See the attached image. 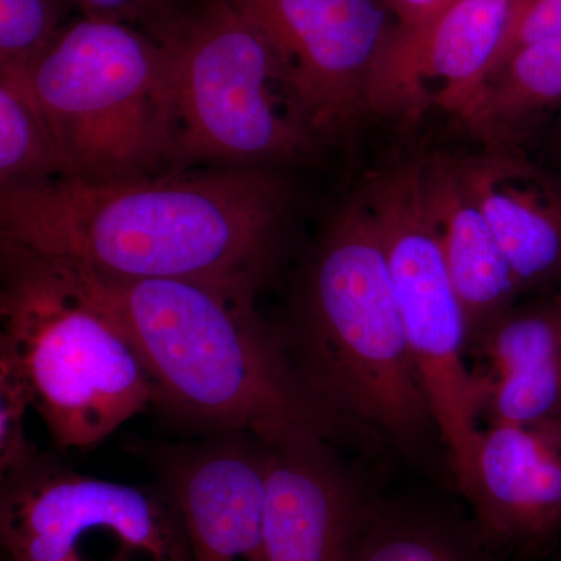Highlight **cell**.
Masks as SVG:
<instances>
[{"label":"cell","mask_w":561,"mask_h":561,"mask_svg":"<svg viewBox=\"0 0 561 561\" xmlns=\"http://www.w3.org/2000/svg\"><path fill=\"white\" fill-rule=\"evenodd\" d=\"M286 201L273 169L60 176L0 186V231L7 245L99 275L257 289Z\"/></svg>","instance_id":"cell-1"},{"label":"cell","mask_w":561,"mask_h":561,"mask_svg":"<svg viewBox=\"0 0 561 561\" xmlns=\"http://www.w3.org/2000/svg\"><path fill=\"white\" fill-rule=\"evenodd\" d=\"M68 267L127 335L154 402L176 419L256 437L289 426L311 427L332 440L346 434L306 389L279 335L261 319L254 287Z\"/></svg>","instance_id":"cell-2"},{"label":"cell","mask_w":561,"mask_h":561,"mask_svg":"<svg viewBox=\"0 0 561 561\" xmlns=\"http://www.w3.org/2000/svg\"><path fill=\"white\" fill-rule=\"evenodd\" d=\"M279 339L306 389L346 434L415 459L432 438L440 440L364 195L332 219L309 268L300 319Z\"/></svg>","instance_id":"cell-3"},{"label":"cell","mask_w":561,"mask_h":561,"mask_svg":"<svg viewBox=\"0 0 561 561\" xmlns=\"http://www.w3.org/2000/svg\"><path fill=\"white\" fill-rule=\"evenodd\" d=\"M0 359L61 449H90L154 402L124 331L68 265L2 243Z\"/></svg>","instance_id":"cell-4"},{"label":"cell","mask_w":561,"mask_h":561,"mask_svg":"<svg viewBox=\"0 0 561 561\" xmlns=\"http://www.w3.org/2000/svg\"><path fill=\"white\" fill-rule=\"evenodd\" d=\"M151 32L171 60L173 172L273 169L316 149L283 65L231 0L172 7Z\"/></svg>","instance_id":"cell-5"},{"label":"cell","mask_w":561,"mask_h":561,"mask_svg":"<svg viewBox=\"0 0 561 561\" xmlns=\"http://www.w3.org/2000/svg\"><path fill=\"white\" fill-rule=\"evenodd\" d=\"M28 76L66 176L110 183L173 172L171 60L153 33L81 16Z\"/></svg>","instance_id":"cell-6"},{"label":"cell","mask_w":561,"mask_h":561,"mask_svg":"<svg viewBox=\"0 0 561 561\" xmlns=\"http://www.w3.org/2000/svg\"><path fill=\"white\" fill-rule=\"evenodd\" d=\"M381 231L402 327L457 490L478 442L481 398L468 365V330L421 161L373 176L360 192Z\"/></svg>","instance_id":"cell-7"},{"label":"cell","mask_w":561,"mask_h":561,"mask_svg":"<svg viewBox=\"0 0 561 561\" xmlns=\"http://www.w3.org/2000/svg\"><path fill=\"white\" fill-rule=\"evenodd\" d=\"M2 561H191L169 490L80 474L41 457L2 482Z\"/></svg>","instance_id":"cell-8"},{"label":"cell","mask_w":561,"mask_h":561,"mask_svg":"<svg viewBox=\"0 0 561 561\" xmlns=\"http://www.w3.org/2000/svg\"><path fill=\"white\" fill-rule=\"evenodd\" d=\"M268 41L317 136L370 111L397 22L386 0H231Z\"/></svg>","instance_id":"cell-9"},{"label":"cell","mask_w":561,"mask_h":561,"mask_svg":"<svg viewBox=\"0 0 561 561\" xmlns=\"http://www.w3.org/2000/svg\"><path fill=\"white\" fill-rule=\"evenodd\" d=\"M257 438L265 454V561H354L382 497L319 431L290 426Z\"/></svg>","instance_id":"cell-10"},{"label":"cell","mask_w":561,"mask_h":561,"mask_svg":"<svg viewBox=\"0 0 561 561\" xmlns=\"http://www.w3.org/2000/svg\"><path fill=\"white\" fill-rule=\"evenodd\" d=\"M529 0H454L419 36L394 31L371 81L370 111L459 114L500 61Z\"/></svg>","instance_id":"cell-11"},{"label":"cell","mask_w":561,"mask_h":561,"mask_svg":"<svg viewBox=\"0 0 561 561\" xmlns=\"http://www.w3.org/2000/svg\"><path fill=\"white\" fill-rule=\"evenodd\" d=\"M459 493L502 556L512 561L540 556L561 540V438L515 424H486Z\"/></svg>","instance_id":"cell-12"},{"label":"cell","mask_w":561,"mask_h":561,"mask_svg":"<svg viewBox=\"0 0 561 561\" xmlns=\"http://www.w3.org/2000/svg\"><path fill=\"white\" fill-rule=\"evenodd\" d=\"M191 561H265V454L238 432L165 461Z\"/></svg>","instance_id":"cell-13"},{"label":"cell","mask_w":561,"mask_h":561,"mask_svg":"<svg viewBox=\"0 0 561 561\" xmlns=\"http://www.w3.org/2000/svg\"><path fill=\"white\" fill-rule=\"evenodd\" d=\"M468 353L489 424L561 435V298L512 308Z\"/></svg>","instance_id":"cell-14"},{"label":"cell","mask_w":561,"mask_h":561,"mask_svg":"<svg viewBox=\"0 0 561 561\" xmlns=\"http://www.w3.org/2000/svg\"><path fill=\"white\" fill-rule=\"evenodd\" d=\"M496 236L519 289L561 283V192L529 162L507 153L457 161Z\"/></svg>","instance_id":"cell-15"},{"label":"cell","mask_w":561,"mask_h":561,"mask_svg":"<svg viewBox=\"0 0 561 561\" xmlns=\"http://www.w3.org/2000/svg\"><path fill=\"white\" fill-rule=\"evenodd\" d=\"M424 186L472 343L513 308L522 291L485 214L461 179L457 161H421ZM470 354V353H468Z\"/></svg>","instance_id":"cell-16"},{"label":"cell","mask_w":561,"mask_h":561,"mask_svg":"<svg viewBox=\"0 0 561 561\" xmlns=\"http://www.w3.org/2000/svg\"><path fill=\"white\" fill-rule=\"evenodd\" d=\"M354 561H512L472 516L437 502L383 500Z\"/></svg>","instance_id":"cell-17"},{"label":"cell","mask_w":561,"mask_h":561,"mask_svg":"<svg viewBox=\"0 0 561 561\" xmlns=\"http://www.w3.org/2000/svg\"><path fill=\"white\" fill-rule=\"evenodd\" d=\"M561 103V33L513 51L483 80L457 116L489 138H507Z\"/></svg>","instance_id":"cell-18"},{"label":"cell","mask_w":561,"mask_h":561,"mask_svg":"<svg viewBox=\"0 0 561 561\" xmlns=\"http://www.w3.org/2000/svg\"><path fill=\"white\" fill-rule=\"evenodd\" d=\"M66 176L28 69L0 68V184Z\"/></svg>","instance_id":"cell-19"},{"label":"cell","mask_w":561,"mask_h":561,"mask_svg":"<svg viewBox=\"0 0 561 561\" xmlns=\"http://www.w3.org/2000/svg\"><path fill=\"white\" fill-rule=\"evenodd\" d=\"M69 0H0V68L31 69L65 31Z\"/></svg>","instance_id":"cell-20"},{"label":"cell","mask_w":561,"mask_h":561,"mask_svg":"<svg viewBox=\"0 0 561 561\" xmlns=\"http://www.w3.org/2000/svg\"><path fill=\"white\" fill-rule=\"evenodd\" d=\"M32 408L31 394L9 362L0 359V479L2 482L27 471L41 459L25 431Z\"/></svg>","instance_id":"cell-21"},{"label":"cell","mask_w":561,"mask_h":561,"mask_svg":"<svg viewBox=\"0 0 561 561\" xmlns=\"http://www.w3.org/2000/svg\"><path fill=\"white\" fill-rule=\"evenodd\" d=\"M557 33H561V0H529L513 25V31L505 41L500 61L494 69L519 47Z\"/></svg>","instance_id":"cell-22"},{"label":"cell","mask_w":561,"mask_h":561,"mask_svg":"<svg viewBox=\"0 0 561 561\" xmlns=\"http://www.w3.org/2000/svg\"><path fill=\"white\" fill-rule=\"evenodd\" d=\"M69 2L81 11V16L133 25L136 22H144L149 28H153L173 7V0H69Z\"/></svg>","instance_id":"cell-23"},{"label":"cell","mask_w":561,"mask_h":561,"mask_svg":"<svg viewBox=\"0 0 561 561\" xmlns=\"http://www.w3.org/2000/svg\"><path fill=\"white\" fill-rule=\"evenodd\" d=\"M454 0H386L397 31L402 36H419L434 24Z\"/></svg>","instance_id":"cell-24"},{"label":"cell","mask_w":561,"mask_h":561,"mask_svg":"<svg viewBox=\"0 0 561 561\" xmlns=\"http://www.w3.org/2000/svg\"><path fill=\"white\" fill-rule=\"evenodd\" d=\"M560 561H561V553H560Z\"/></svg>","instance_id":"cell-25"}]
</instances>
